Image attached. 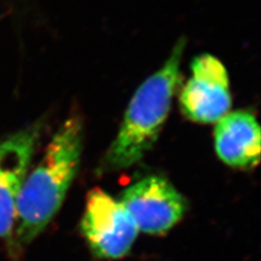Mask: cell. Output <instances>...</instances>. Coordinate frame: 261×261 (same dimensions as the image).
Masks as SVG:
<instances>
[{"mask_svg": "<svg viewBox=\"0 0 261 261\" xmlns=\"http://www.w3.org/2000/svg\"><path fill=\"white\" fill-rule=\"evenodd\" d=\"M83 147L81 121L69 118L47 146L43 159L25 178L16 203V238L29 244L59 211L80 166Z\"/></svg>", "mask_w": 261, "mask_h": 261, "instance_id": "obj_1", "label": "cell"}, {"mask_svg": "<svg viewBox=\"0 0 261 261\" xmlns=\"http://www.w3.org/2000/svg\"><path fill=\"white\" fill-rule=\"evenodd\" d=\"M185 40L179 39L166 63L138 87L119 133L105 156V167L120 170L141 161L157 142L177 87Z\"/></svg>", "mask_w": 261, "mask_h": 261, "instance_id": "obj_2", "label": "cell"}, {"mask_svg": "<svg viewBox=\"0 0 261 261\" xmlns=\"http://www.w3.org/2000/svg\"><path fill=\"white\" fill-rule=\"evenodd\" d=\"M81 228L94 254L106 259L124 257L138 234L123 203L99 189L88 194Z\"/></svg>", "mask_w": 261, "mask_h": 261, "instance_id": "obj_3", "label": "cell"}, {"mask_svg": "<svg viewBox=\"0 0 261 261\" xmlns=\"http://www.w3.org/2000/svg\"><path fill=\"white\" fill-rule=\"evenodd\" d=\"M179 105L184 116L198 123H214L227 114L232 99L223 63L207 54L196 57L192 76L179 96Z\"/></svg>", "mask_w": 261, "mask_h": 261, "instance_id": "obj_4", "label": "cell"}, {"mask_svg": "<svg viewBox=\"0 0 261 261\" xmlns=\"http://www.w3.org/2000/svg\"><path fill=\"white\" fill-rule=\"evenodd\" d=\"M120 201L134 219L138 231L148 234L169 231L186 210L183 196L166 178L156 175L128 186Z\"/></svg>", "mask_w": 261, "mask_h": 261, "instance_id": "obj_5", "label": "cell"}, {"mask_svg": "<svg viewBox=\"0 0 261 261\" xmlns=\"http://www.w3.org/2000/svg\"><path fill=\"white\" fill-rule=\"evenodd\" d=\"M38 140V129L20 130L0 143V239L15 225L16 203Z\"/></svg>", "mask_w": 261, "mask_h": 261, "instance_id": "obj_6", "label": "cell"}, {"mask_svg": "<svg viewBox=\"0 0 261 261\" xmlns=\"http://www.w3.org/2000/svg\"><path fill=\"white\" fill-rule=\"evenodd\" d=\"M215 146L225 165L248 169L260 160V127L252 113L235 111L220 119L215 129Z\"/></svg>", "mask_w": 261, "mask_h": 261, "instance_id": "obj_7", "label": "cell"}]
</instances>
